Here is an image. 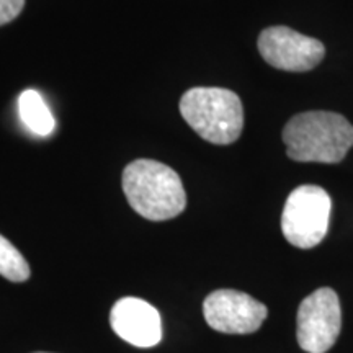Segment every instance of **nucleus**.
Segmentation results:
<instances>
[{"label": "nucleus", "mask_w": 353, "mask_h": 353, "mask_svg": "<svg viewBox=\"0 0 353 353\" xmlns=\"http://www.w3.org/2000/svg\"><path fill=\"white\" fill-rule=\"evenodd\" d=\"M180 113L200 138L226 145L239 139L244 108L239 95L219 87H195L180 100Z\"/></svg>", "instance_id": "3"}, {"label": "nucleus", "mask_w": 353, "mask_h": 353, "mask_svg": "<svg viewBox=\"0 0 353 353\" xmlns=\"http://www.w3.org/2000/svg\"><path fill=\"white\" fill-rule=\"evenodd\" d=\"M19 113L20 120L33 134L46 138L54 130V117L51 110L44 103L39 92L28 88L19 97Z\"/></svg>", "instance_id": "9"}, {"label": "nucleus", "mask_w": 353, "mask_h": 353, "mask_svg": "<svg viewBox=\"0 0 353 353\" xmlns=\"http://www.w3.org/2000/svg\"><path fill=\"white\" fill-rule=\"evenodd\" d=\"M259 51L265 63L286 72H306L324 59L319 39L306 37L288 26H270L259 37Z\"/></svg>", "instance_id": "6"}, {"label": "nucleus", "mask_w": 353, "mask_h": 353, "mask_svg": "<svg viewBox=\"0 0 353 353\" xmlns=\"http://www.w3.org/2000/svg\"><path fill=\"white\" fill-rule=\"evenodd\" d=\"M123 192L131 208L149 221L172 219L187 206L179 174L151 159H139L125 167Z\"/></svg>", "instance_id": "2"}, {"label": "nucleus", "mask_w": 353, "mask_h": 353, "mask_svg": "<svg viewBox=\"0 0 353 353\" xmlns=\"http://www.w3.org/2000/svg\"><path fill=\"white\" fill-rule=\"evenodd\" d=\"M329 193L317 185H301L286 198L281 214V231L291 245L312 249L321 244L329 229Z\"/></svg>", "instance_id": "4"}, {"label": "nucleus", "mask_w": 353, "mask_h": 353, "mask_svg": "<svg viewBox=\"0 0 353 353\" xmlns=\"http://www.w3.org/2000/svg\"><path fill=\"white\" fill-rule=\"evenodd\" d=\"M25 0H0V26L10 23L20 15Z\"/></svg>", "instance_id": "11"}, {"label": "nucleus", "mask_w": 353, "mask_h": 353, "mask_svg": "<svg viewBox=\"0 0 353 353\" xmlns=\"http://www.w3.org/2000/svg\"><path fill=\"white\" fill-rule=\"evenodd\" d=\"M110 324L118 337L134 347L151 348L162 341L161 314L144 299H118L110 312Z\"/></svg>", "instance_id": "8"}, {"label": "nucleus", "mask_w": 353, "mask_h": 353, "mask_svg": "<svg viewBox=\"0 0 353 353\" xmlns=\"http://www.w3.org/2000/svg\"><path fill=\"white\" fill-rule=\"evenodd\" d=\"M38 353H44V352H38Z\"/></svg>", "instance_id": "12"}, {"label": "nucleus", "mask_w": 353, "mask_h": 353, "mask_svg": "<svg viewBox=\"0 0 353 353\" xmlns=\"http://www.w3.org/2000/svg\"><path fill=\"white\" fill-rule=\"evenodd\" d=\"M0 275L13 283H21L30 278L28 262L2 234H0Z\"/></svg>", "instance_id": "10"}, {"label": "nucleus", "mask_w": 353, "mask_h": 353, "mask_svg": "<svg viewBox=\"0 0 353 353\" xmlns=\"http://www.w3.org/2000/svg\"><path fill=\"white\" fill-rule=\"evenodd\" d=\"M342 327L341 301L332 288H319L298 309V343L307 353L329 352Z\"/></svg>", "instance_id": "5"}, {"label": "nucleus", "mask_w": 353, "mask_h": 353, "mask_svg": "<svg viewBox=\"0 0 353 353\" xmlns=\"http://www.w3.org/2000/svg\"><path fill=\"white\" fill-rule=\"evenodd\" d=\"M286 154L296 162L339 164L353 145V126L332 112H304L283 130Z\"/></svg>", "instance_id": "1"}, {"label": "nucleus", "mask_w": 353, "mask_h": 353, "mask_svg": "<svg viewBox=\"0 0 353 353\" xmlns=\"http://www.w3.org/2000/svg\"><path fill=\"white\" fill-rule=\"evenodd\" d=\"M203 314L211 329L223 334H252L267 319L268 309L247 293L213 291L203 303Z\"/></svg>", "instance_id": "7"}]
</instances>
